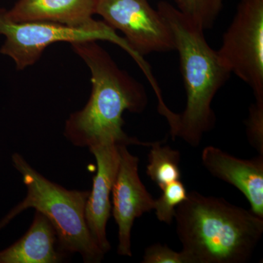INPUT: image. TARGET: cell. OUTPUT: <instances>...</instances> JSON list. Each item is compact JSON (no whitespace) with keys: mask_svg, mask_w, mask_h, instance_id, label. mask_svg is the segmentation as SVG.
I'll list each match as a JSON object with an SVG mask.
<instances>
[{"mask_svg":"<svg viewBox=\"0 0 263 263\" xmlns=\"http://www.w3.org/2000/svg\"><path fill=\"white\" fill-rule=\"evenodd\" d=\"M149 146L146 174L162 190L167 185L181 179V155L179 151L169 146H162V142H153Z\"/></svg>","mask_w":263,"mask_h":263,"instance_id":"cell-13","label":"cell"},{"mask_svg":"<svg viewBox=\"0 0 263 263\" xmlns=\"http://www.w3.org/2000/svg\"><path fill=\"white\" fill-rule=\"evenodd\" d=\"M8 10L0 8V34L5 37L0 53L10 57L16 68L22 70L34 65L46 48L53 43H72L84 41H106L124 50L138 64L144 75L151 67L144 57L134 51L124 37L104 21H96L86 27H70L50 22L16 23L10 20Z\"/></svg>","mask_w":263,"mask_h":263,"instance_id":"cell-5","label":"cell"},{"mask_svg":"<svg viewBox=\"0 0 263 263\" xmlns=\"http://www.w3.org/2000/svg\"><path fill=\"white\" fill-rule=\"evenodd\" d=\"M95 14L115 30L121 31L142 57L175 50L169 26L148 0H96Z\"/></svg>","mask_w":263,"mask_h":263,"instance_id":"cell-7","label":"cell"},{"mask_svg":"<svg viewBox=\"0 0 263 263\" xmlns=\"http://www.w3.org/2000/svg\"><path fill=\"white\" fill-rule=\"evenodd\" d=\"M176 233L187 263L249 262L263 233V219L221 197L197 192L176 208Z\"/></svg>","mask_w":263,"mask_h":263,"instance_id":"cell-2","label":"cell"},{"mask_svg":"<svg viewBox=\"0 0 263 263\" xmlns=\"http://www.w3.org/2000/svg\"><path fill=\"white\" fill-rule=\"evenodd\" d=\"M201 158L213 176L238 189L250 203L251 211L263 219V155L243 160L210 146L202 151Z\"/></svg>","mask_w":263,"mask_h":263,"instance_id":"cell-10","label":"cell"},{"mask_svg":"<svg viewBox=\"0 0 263 263\" xmlns=\"http://www.w3.org/2000/svg\"><path fill=\"white\" fill-rule=\"evenodd\" d=\"M176 8L202 30L212 29L220 14L224 0H174Z\"/></svg>","mask_w":263,"mask_h":263,"instance_id":"cell-14","label":"cell"},{"mask_svg":"<svg viewBox=\"0 0 263 263\" xmlns=\"http://www.w3.org/2000/svg\"><path fill=\"white\" fill-rule=\"evenodd\" d=\"M157 10L172 32L186 94V108L179 114L173 138L178 137L190 146L197 147L205 134L215 126L212 102L232 72L221 61L217 51L207 43L204 30L176 7L161 1Z\"/></svg>","mask_w":263,"mask_h":263,"instance_id":"cell-3","label":"cell"},{"mask_svg":"<svg viewBox=\"0 0 263 263\" xmlns=\"http://www.w3.org/2000/svg\"><path fill=\"white\" fill-rule=\"evenodd\" d=\"M71 46L91 71L92 90L84 108L66 121L65 138L74 146L88 148L106 143L149 146L151 143L132 138L123 129L125 110L141 114L146 108L144 86L121 70L97 41Z\"/></svg>","mask_w":263,"mask_h":263,"instance_id":"cell-1","label":"cell"},{"mask_svg":"<svg viewBox=\"0 0 263 263\" xmlns=\"http://www.w3.org/2000/svg\"><path fill=\"white\" fill-rule=\"evenodd\" d=\"M217 53L255 101H263V0H240Z\"/></svg>","mask_w":263,"mask_h":263,"instance_id":"cell-6","label":"cell"},{"mask_svg":"<svg viewBox=\"0 0 263 263\" xmlns=\"http://www.w3.org/2000/svg\"><path fill=\"white\" fill-rule=\"evenodd\" d=\"M12 161L22 176L27 194L1 221L0 229L21 213L32 208L51 221L64 252L80 254L84 262H101L105 254L93 239L85 218L89 191L69 190L52 182L19 154H13Z\"/></svg>","mask_w":263,"mask_h":263,"instance_id":"cell-4","label":"cell"},{"mask_svg":"<svg viewBox=\"0 0 263 263\" xmlns=\"http://www.w3.org/2000/svg\"><path fill=\"white\" fill-rule=\"evenodd\" d=\"M162 191L161 196L155 200L154 210L159 221L170 224L174 219L176 208L186 200L188 193L180 180L167 185Z\"/></svg>","mask_w":263,"mask_h":263,"instance_id":"cell-15","label":"cell"},{"mask_svg":"<svg viewBox=\"0 0 263 263\" xmlns=\"http://www.w3.org/2000/svg\"><path fill=\"white\" fill-rule=\"evenodd\" d=\"M120 161L112 189L113 216L118 226L117 253L132 257L131 233L134 221L154 210L155 199L147 191L138 173L139 159L125 145L119 146Z\"/></svg>","mask_w":263,"mask_h":263,"instance_id":"cell-8","label":"cell"},{"mask_svg":"<svg viewBox=\"0 0 263 263\" xmlns=\"http://www.w3.org/2000/svg\"><path fill=\"white\" fill-rule=\"evenodd\" d=\"M143 263H187L181 252H176L167 245L155 243L145 250Z\"/></svg>","mask_w":263,"mask_h":263,"instance_id":"cell-17","label":"cell"},{"mask_svg":"<svg viewBox=\"0 0 263 263\" xmlns=\"http://www.w3.org/2000/svg\"><path fill=\"white\" fill-rule=\"evenodd\" d=\"M96 0H18L8 17L16 23L50 22L86 27L94 24Z\"/></svg>","mask_w":263,"mask_h":263,"instance_id":"cell-11","label":"cell"},{"mask_svg":"<svg viewBox=\"0 0 263 263\" xmlns=\"http://www.w3.org/2000/svg\"><path fill=\"white\" fill-rule=\"evenodd\" d=\"M246 127L249 144L263 155V101H255L249 107Z\"/></svg>","mask_w":263,"mask_h":263,"instance_id":"cell-16","label":"cell"},{"mask_svg":"<svg viewBox=\"0 0 263 263\" xmlns=\"http://www.w3.org/2000/svg\"><path fill=\"white\" fill-rule=\"evenodd\" d=\"M119 146L115 143H106L89 147L97 161L98 171L86 201L85 218L93 239L105 254L110 249L106 226L112 209L110 194L120 161Z\"/></svg>","mask_w":263,"mask_h":263,"instance_id":"cell-9","label":"cell"},{"mask_svg":"<svg viewBox=\"0 0 263 263\" xmlns=\"http://www.w3.org/2000/svg\"><path fill=\"white\" fill-rule=\"evenodd\" d=\"M66 254L60 247L56 230L51 221L36 211L26 234L0 252V263L61 262Z\"/></svg>","mask_w":263,"mask_h":263,"instance_id":"cell-12","label":"cell"}]
</instances>
